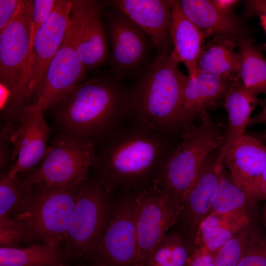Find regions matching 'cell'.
<instances>
[{
    "label": "cell",
    "mask_w": 266,
    "mask_h": 266,
    "mask_svg": "<svg viewBox=\"0 0 266 266\" xmlns=\"http://www.w3.org/2000/svg\"><path fill=\"white\" fill-rule=\"evenodd\" d=\"M101 144L92 168L111 192L139 189L153 184L174 150L168 136L132 118Z\"/></svg>",
    "instance_id": "obj_1"
},
{
    "label": "cell",
    "mask_w": 266,
    "mask_h": 266,
    "mask_svg": "<svg viewBox=\"0 0 266 266\" xmlns=\"http://www.w3.org/2000/svg\"><path fill=\"white\" fill-rule=\"evenodd\" d=\"M60 131L101 144L129 118V89L116 78L97 77L78 84L52 106Z\"/></svg>",
    "instance_id": "obj_2"
},
{
    "label": "cell",
    "mask_w": 266,
    "mask_h": 266,
    "mask_svg": "<svg viewBox=\"0 0 266 266\" xmlns=\"http://www.w3.org/2000/svg\"><path fill=\"white\" fill-rule=\"evenodd\" d=\"M171 56H156L139 80L129 89L130 118L168 136L189 126L182 106L186 77Z\"/></svg>",
    "instance_id": "obj_3"
},
{
    "label": "cell",
    "mask_w": 266,
    "mask_h": 266,
    "mask_svg": "<svg viewBox=\"0 0 266 266\" xmlns=\"http://www.w3.org/2000/svg\"><path fill=\"white\" fill-rule=\"evenodd\" d=\"M32 26L22 0L13 20L0 31V117L17 119L33 102L29 95Z\"/></svg>",
    "instance_id": "obj_4"
},
{
    "label": "cell",
    "mask_w": 266,
    "mask_h": 266,
    "mask_svg": "<svg viewBox=\"0 0 266 266\" xmlns=\"http://www.w3.org/2000/svg\"><path fill=\"white\" fill-rule=\"evenodd\" d=\"M199 119L200 125L189 126L183 132L180 143L153 182L181 206L205 160L224 141L221 123L208 113Z\"/></svg>",
    "instance_id": "obj_5"
},
{
    "label": "cell",
    "mask_w": 266,
    "mask_h": 266,
    "mask_svg": "<svg viewBox=\"0 0 266 266\" xmlns=\"http://www.w3.org/2000/svg\"><path fill=\"white\" fill-rule=\"evenodd\" d=\"M27 185L23 210L14 220L22 242L63 244L81 185Z\"/></svg>",
    "instance_id": "obj_6"
},
{
    "label": "cell",
    "mask_w": 266,
    "mask_h": 266,
    "mask_svg": "<svg viewBox=\"0 0 266 266\" xmlns=\"http://www.w3.org/2000/svg\"><path fill=\"white\" fill-rule=\"evenodd\" d=\"M102 7L101 1L73 0L64 39L51 61L34 98L44 111L50 109L75 86L81 83L86 69L78 53L83 29L93 13Z\"/></svg>",
    "instance_id": "obj_7"
},
{
    "label": "cell",
    "mask_w": 266,
    "mask_h": 266,
    "mask_svg": "<svg viewBox=\"0 0 266 266\" xmlns=\"http://www.w3.org/2000/svg\"><path fill=\"white\" fill-rule=\"evenodd\" d=\"M111 192L98 179L80 186L63 243L70 259L89 260L99 246L111 217Z\"/></svg>",
    "instance_id": "obj_8"
},
{
    "label": "cell",
    "mask_w": 266,
    "mask_h": 266,
    "mask_svg": "<svg viewBox=\"0 0 266 266\" xmlns=\"http://www.w3.org/2000/svg\"><path fill=\"white\" fill-rule=\"evenodd\" d=\"M96 145L59 134L48 146L37 167L23 180L27 185L78 186L87 180Z\"/></svg>",
    "instance_id": "obj_9"
},
{
    "label": "cell",
    "mask_w": 266,
    "mask_h": 266,
    "mask_svg": "<svg viewBox=\"0 0 266 266\" xmlns=\"http://www.w3.org/2000/svg\"><path fill=\"white\" fill-rule=\"evenodd\" d=\"M137 249L134 266H145L150 255L175 225L182 206L154 183L136 193Z\"/></svg>",
    "instance_id": "obj_10"
},
{
    "label": "cell",
    "mask_w": 266,
    "mask_h": 266,
    "mask_svg": "<svg viewBox=\"0 0 266 266\" xmlns=\"http://www.w3.org/2000/svg\"><path fill=\"white\" fill-rule=\"evenodd\" d=\"M113 202L102 239L89 260L108 266H134L136 249V190L121 191Z\"/></svg>",
    "instance_id": "obj_11"
},
{
    "label": "cell",
    "mask_w": 266,
    "mask_h": 266,
    "mask_svg": "<svg viewBox=\"0 0 266 266\" xmlns=\"http://www.w3.org/2000/svg\"><path fill=\"white\" fill-rule=\"evenodd\" d=\"M44 111L39 104L33 102L14 125L2 129L0 134L9 140L12 147V164L7 172L9 176L33 169L44 157L51 133Z\"/></svg>",
    "instance_id": "obj_12"
},
{
    "label": "cell",
    "mask_w": 266,
    "mask_h": 266,
    "mask_svg": "<svg viewBox=\"0 0 266 266\" xmlns=\"http://www.w3.org/2000/svg\"><path fill=\"white\" fill-rule=\"evenodd\" d=\"M107 14L111 68L118 80L136 71L144 63L148 44L146 34L126 15L114 8Z\"/></svg>",
    "instance_id": "obj_13"
},
{
    "label": "cell",
    "mask_w": 266,
    "mask_h": 266,
    "mask_svg": "<svg viewBox=\"0 0 266 266\" xmlns=\"http://www.w3.org/2000/svg\"><path fill=\"white\" fill-rule=\"evenodd\" d=\"M71 6L72 0H56L52 12L33 38L29 84V95L32 100L64 39L70 20Z\"/></svg>",
    "instance_id": "obj_14"
},
{
    "label": "cell",
    "mask_w": 266,
    "mask_h": 266,
    "mask_svg": "<svg viewBox=\"0 0 266 266\" xmlns=\"http://www.w3.org/2000/svg\"><path fill=\"white\" fill-rule=\"evenodd\" d=\"M102 6L122 12L150 38L157 50L156 56L169 55L171 50L170 24L173 0H107Z\"/></svg>",
    "instance_id": "obj_15"
},
{
    "label": "cell",
    "mask_w": 266,
    "mask_h": 266,
    "mask_svg": "<svg viewBox=\"0 0 266 266\" xmlns=\"http://www.w3.org/2000/svg\"><path fill=\"white\" fill-rule=\"evenodd\" d=\"M212 152L201 166L184 200L175 225L190 241L202 220L207 216L213 198L224 171V163L218 160L219 151Z\"/></svg>",
    "instance_id": "obj_16"
},
{
    "label": "cell",
    "mask_w": 266,
    "mask_h": 266,
    "mask_svg": "<svg viewBox=\"0 0 266 266\" xmlns=\"http://www.w3.org/2000/svg\"><path fill=\"white\" fill-rule=\"evenodd\" d=\"M224 164L234 181L245 190L266 170V144L245 133L226 152Z\"/></svg>",
    "instance_id": "obj_17"
},
{
    "label": "cell",
    "mask_w": 266,
    "mask_h": 266,
    "mask_svg": "<svg viewBox=\"0 0 266 266\" xmlns=\"http://www.w3.org/2000/svg\"><path fill=\"white\" fill-rule=\"evenodd\" d=\"M237 82L199 71L186 75L182 89V106L188 123L224 100L229 89Z\"/></svg>",
    "instance_id": "obj_18"
},
{
    "label": "cell",
    "mask_w": 266,
    "mask_h": 266,
    "mask_svg": "<svg viewBox=\"0 0 266 266\" xmlns=\"http://www.w3.org/2000/svg\"><path fill=\"white\" fill-rule=\"evenodd\" d=\"M173 49L171 56L186 67L189 75L198 71V62L202 49L204 33L182 11L178 0H173L170 24Z\"/></svg>",
    "instance_id": "obj_19"
},
{
    "label": "cell",
    "mask_w": 266,
    "mask_h": 266,
    "mask_svg": "<svg viewBox=\"0 0 266 266\" xmlns=\"http://www.w3.org/2000/svg\"><path fill=\"white\" fill-rule=\"evenodd\" d=\"M180 7L187 17L207 37L214 34L242 38V26L230 11L222 9L213 0H181Z\"/></svg>",
    "instance_id": "obj_20"
},
{
    "label": "cell",
    "mask_w": 266,
    "mask_h": 266,
    "mask_svg": "<svg viewBox=\"0 0 266 266\" xmlns=\"http://www.w3.org/2000/svg\"><path fill=\"white\" fill-rule=\"evenodd\" d=\"M252 223L249 209L224 214H210L200 223L191 240L192 248L213 253L236 233Z\"/></svg>",
    "instance_id": "obj_21"
},
{
    "label": "cell",
    "mask_w": 266,
    "mask_h": 266,
    "mask_svg": "<svg viewBox=\"0 0 266 266\" xmlns=\"http://www.w3.org/2000/svg\"><path fill=\"white\" fill-rule=\"evenodd\" d=\"M259 103L257 95L246 88L240 81L236 82L229 89L224 100L228 115V128L219 150V161L224 163L226 152L245 134L251 114Z\"/></svg>",
    "instance_id": "obj_22"
},
{
    "label": "cell",
    "mask_w": 266,
    "mask_h": 266,
    "mask_svg": "<svg viewBox=\"0 0 266 266\" xmlns=\"http://www.w3.org/2000/svg\"><path fill=\"white\" fill-rule=\"evenodd\" d=\"M69 259L60 244L37 242L23 248H0V266H67Z\"/></svg>",
    "instance_id": "obj_23"
},
{
    "label": "cell",
    "mask_w": 266,
    "mask_h": 266,
    "mask_svg": "<svg viewBox=\"0 0 266 266\" xmlns=\"http://www.w3.org/2000/svg\"><path fill=\"white\" fill-rule=\"evenodd\" d=\"M239 57L234 44L229 39L217 40L202 49L198 62V71L218 75L231 81H240Z\"/></svg>",
    "instance_id": "obj_24"
},
{
    "label": "cell",
    "mask_w": 266,
    "mask_h": 266,
    "mask_svg": "<svg viewBox=\"0 0 266 266\" xmlns=\"http://www.w3.org/2000/svg\"><path fill=\"white\" fill-rule=\"evenodd\" d=\"M102 8L96 11L86 24L77 51L85 69L96 67L106 60L108 47L102 19Z\"/></svg>",
    "instance_id": "obj_25"
},
{
    "label": "cell",
    "mask_w": 266,
    "mask_h": 266,
    "mask_svg": "<svg viewBox=\"0 0 266 266\" xmlns=\"http://www.w3.org/2000/svg\"><path fill=\"white\" fill-rule=\"evenodd\" d=\"M238 76L241 83L256 95H266V59L261 49L247 38L238 39Z\"/></svg>",
    "instance_id": "obj_26"
},
{
    "label": "cell",
    "mask_w": 266,
    "mask_h": 266,
    "mask_svg": "<svg viewBox=\"0 0 266 266\" xmlns=\"http://www.w3.org/2000/svg\"><path fill=\"white\" fill-rule=\"evenodd\" d=\"M192 247L178 231L167 233L148 257L145 266H187Z\"/></svg>",
    "instance_id": "obj_27"
},
{
    "label": "cell",
    "mask_w": 266,
    "mask_h": 266,
    "mask_svg": "<svg viewBox=\"0 0 266 266\" xmlns=\"http://www.w3.org/2000/svg\"><path fill=\"white\" fill-rule=\"evenodd\" d=\"M253 204H255L250 201L245 191L234 181L230 172L224 170L208 215L249 209Z\"/></svg>",
    "instance_id": "obj_28"
},
{
    "label": "cell",
    "mask_w": 266,
    "mask_h": 266,
    "mask_svg": "<svg viewBox=\"0 0 266 266\" xmlns=\"http://www.w3.org/2000/svg\"><path fill=\"white\" fill-rule=\"evenodd\" d=\"M28 186L19 180L18 175L2 174L0 180V217L15 220L21 213Z\"/></svg>",
    "instance_id": "obj_29"
},
{
    "label": "cell",
    "mask_w": 266,
    "mask_h": 266,
    "mask_svg": "<svg viewBox=\"0 0 266 266\" xmlns=\"http://www.w3.org/2000/svg\"><path fill=\"white\" fill-rule=\"evenodd\" d=\"M258 231L251 223L212 253L215 266H236L245 254L254 234Z\"/></svg>",
    "instance_id": "obj_30"
},
{
    "label": "cell",
    "mask_w": 266,
    "mask_h": 266,
    "mask_svg": "<svg viewBox=\"0 0 266 266\" xmlns=\"http://www.w3.org/2000/svg\"><path fill=\"white\" fill-rule=\"evenodd\" d=\"M56 0H24L25 6L32 24L33 39L52 12Z\"/></svg>",
    "instance_id": "obj_31"
},
{
    "label": "cell",
    "mask_w": 266,
    "mask_h": 266,
    "mask_svg": "<svg viewBox=\"0 0 266 266\" xmlns=\"http://www.w3.org/2000/svg\"><path fill=\"white\" fill-rule=\"evenodd\" d=\"M236 266H266V234L258 231Z\"/></svg>",
    "instance_id": "obj_32"
},
{
    "label": "cell",
    "mask_w": 266,
    "mask_h": 266,
    "mask_svg": "<svg viewBox=\"0 0 266 266\" xmlns=\"http://www.w3.org/2000/svg\"><path fill=\"white\" fill-rule=\"evenodd\" d=\"M22 242V238L17 222L0 217V247H16Z\"/></svg>",
    "instance_id": "obj_33"
},
{
    "label": "cell",
    "mask_w": 266,
    "mask_h": 266,
    "mask_svg": "<svg viewBox=\"0 0 266 266\" xmlns=\"http://www.w3.org/2000/svg\"><path fill=\"white\" fill-rule=\"evenodd\" d=\"M22 3L21 0H0V31L15 17Z\"/></svg>",
    "instance_id": "obj_34"
},
{
    "label": "cell",
    "mask_w": 266,
    "mask_h": 266,
    "mask_svg": "<svg viewBox=\"0 0 266 266\" xmlns=\"http://www.w3.org/2000/svg\"><path fill=\"white\" fill-rule=\"evenodd\" d=\"M244 190L253 203L266 200V170L257 180Z\"/></svg>",
    "instance_id": "obj_35"
},
{
    "label": "cell",
    "mask_w": 266,
    "mask_h": 266,
    "mask_svg": "<svg viewBox=\"0 0 266 266\" xmlns=\"http://www.w3.org/2000/svg\"><path fill=\"white\" fill-rule=\"evenodd\" d=\"M187 266H215L212 253L202 248H192Z\"/></svg>",
    "instance_id": "obj_36"
},
{
    "label": "cell",
    "mask_w": 266,
    "mask_h": 266,
    "mask_svg": "<svg viewBox=\"0 0 266 266\" xmlns=\"http://www.w3.org/2000/svg\"><path fill=\"white\" fill-rule=\"evenodd\" d=\"M245 3L247 15L266 18V0H248Z\"/></svg>",
    "instance_id": "obj_37"
},
{
    "label": "cell",
    "mask_w": 266,
    "mask_h": 266,
    "mask_svg": "<svg viewBox=\"0 0 266 266\" xmlns=\"http://www.w3.org/2000/svg\"><path fill=\"white\" fill-rule=\"evenodd\" d=\"M0 165L3 170L11 163L12 147L8 139L0 135Z\"/></svg>",
    "instance_id": "obj_38"
},
{
    "label": "cell",
    "mask_w": 266,
    "mask_h": 266,
    "mask_svg": "<svg viewBox=\"0 0 266 266\" xmlns=\"http://www.w3.org/2000/svg\"><path fill=\"white\" fill-rule=\"evenodd\" d=\"M262 109L258 114L251 118L248 127L259 124H266V100L262 103Z\"/></svg>",
    "instance_id": "obj_39"
},
{
    "label": "cell",
    "mask_w": 266,
    "mask_h": 266,
    "mask_svg": "<svg viewBox=\"0 0 266 266\" xmlns=\"http://www.w3.org/2000/svg\"><path fill=\"white\" fill-rule=\"evenodd\" d=\"M213 1L219 7L228 11H230L231 8L238 2L235 0H215Z\"/></svg>",
    "instance_id": "obj_40"
},
{
    "label": "cell",
    "mask_w": 266,
    "mask_h": 266,
    "mask_svg": "<svg viewBox=\"0 0 266 266\" xmlns=\"http://www.w3.org/2000/svg\"><path fill=\"white\" fill-rule=\"evenodd\" d=\"M258 140L266 144V131L263 132H251L249 133Z\"/></svg>",
    "instance_id": "obj_41"
},
{
    "label": "cell",
    "mask_w": 266,
    "mask_h": 266,
    "mask_svg": "<svg viewBox=\"0 0 266 266\" xmlns=\"http://www.w3.org/2000/svg\"><path fill=\"white\" fill-rule=\"evenodd\" d=\"M90 263L83 264L81 266H108L101 262L94 260H89Z\"/></svg>",
    "instance_id": "obj_42"
},
{
    "label": "cell",
    "mask_w": 266,
    "mask_h": 266,
    "mask_svg": "<svg viewBox=\"0 0 266 266\" xmlns=\"http://www.w3.org/2000/svg\"><path fill=\"white\" fill-rule=\"evenodd\" d=\"M261 23L266 33V18L260 17Z\"/></svg>",
    "instance_id": "obj_43"
},
{
    "label": "cell",
    "mask_w": 266,
    "mask_h": 266,
    "mask_svg": "<svg viewBox=\"0 0 266 266\" xmlns=\"http://www.w3.org/2000/svg\"></svg>",
    "instance_id": "obj_44"
}]
</instances>
